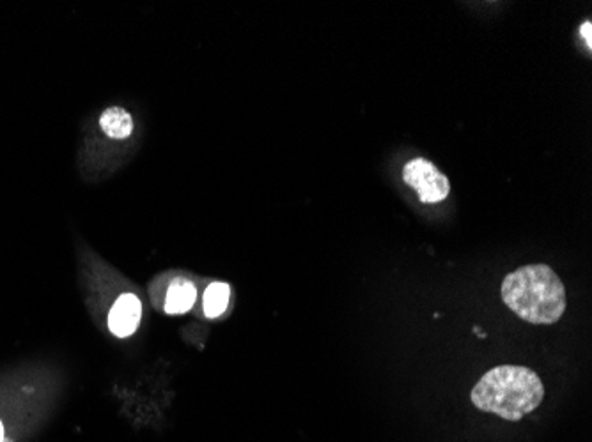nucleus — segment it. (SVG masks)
<instances>
[{
  "instance_id": "obj_9",
  "label": "nucleus",
  "mask_w": 592,
  "mask_h": 442,
  "mask_svg": "<svg viewBox=\"0 0 592 442\" xmlns=\"http://www.w3.org/2000/svg\"><path fill=\"white\" fill-rule=\"evenodd\" d=\"M0 442H4V429H2V423H0Z\"/></svg>"
},
{
  "instance_id": "obj_2",
  "label": "nucleus",
  "mask_w": 592,
  "mask_h": 442,
  "mask_svg": "<svg viewBox=\"0 0 592 442\" xmlns=\"http://www.w3.org/2000/svg\"><path fill=\"white\" fill-rule=\"evenodd\" d=\"M544 398L539 376L525 367L500 365L486 372L475 385L471 400L482 412L507 421H520L534 412Z\"/></svg>"
},
{
  "instance_id": "obj_3",
  "label": "nucleus",
  "mask_w": 592,
  "mask_h": 442,
  "mask_svg": "<svg viewBox=\"0 0 592 442\" xmlns=\"http://www.w3.org/2000/svg\"><path fill=\"white\" fill-rule=\"evenodd\" d=\"M403 181L414 188L424 204H438L451 193V182L435 164L426 158H415L403 168Z\"/></svg>"
},
{
  "instance_id": "obj_4",
  "label": "nucleus",
  "mask_w": 592,
  "mask_h": 442,
  "mask_svg": "<svg viewBox=\"0 0 592 442\" xmlns=\"http://www.w3.org/2000/svg\"><path fill=\"white\" fill-rule=\"evenodd\" d=\"M142 317V303L135 294H122L114 303L109 315V330L119 338L137 332Z\"/></svg>"
},
{
  "instance_id": "obj_8",
  "label": "nucleus",
  "mask_w": 592,
  "mask_h": 442,
  "mask_svg": "<svg viewBox=\"0 0 592 442\" xmlns=\"http://www.w3.org/2000/svg\"><path fill=\"white\" fill-rule=\"evenodd\" d=\"M591 29H592L591 22H586V23L582 25V29H580V32L584 34V40H586V43H588V47H589V49H591L592 47Z\"/></svg>"
},
{
  "instance_id": "obj_5",
  "label": "nucleus",
  "mask_w": 592,
  "mask_h": 442,
  "mask_svg": "<svg viewBox=\"0 0 592 442\" xmlns=\"http://www.w3.org/2000/svg\"><path fill=\"white\" fill-rule=\"evenodd\" d=\"M197 297V290L193 287V283L186 281V279H176L169 290H167V299H166V312L169 315H179L188 312Z\"/></svg>"
},
{
  "instance_id": "obj_7",
  "label": "nucleus",
  "mask_w": 592,
  "mask_h": 442,
  "mask_svg": "<svg viewBox=\"0 0 592 442\" xmlns=\"http://www.w3.org/2000/svg\"><path fill=\"white\" fill-rule=\"evenodd\" d=\"M231 287L228 283H211L204 292V314L210 319L222 315L229 305Z\"/></svg>"
},
{
  "instance_id": "obj_6",
  "label": "nucleus",
  "mask_w": 592,
  "mask_h": 442,
  "mask_svg": "<svg viewBox=\"0 0 592 442\" xmlns=\"http://www.w3.org/2000/svg\"><path fill=\"white\" fill-rule=\"evenodd\" d=\"M100 128L111 138L124 140L133 131V119L121 107H111L100 115Z\"/></svg>"
},
{
  "instance_id": "obj_1",
  "label": "nucleus",
  "mask_w": 592,
  "mask_h": 442,
  "mask_svg": "<svg viewBox=\"0 0 592 442\" xmlns=\"http://www.w3.org/2000/svg\"><path fill=\"white\" fill-rule=\"evenodd\" d=\"M502 299L520 319L550 326L561 321L568 299L561 278L546 264H529L502 281Z\"/></svg>"
}]
</instances>
